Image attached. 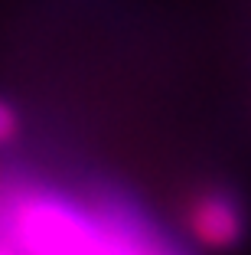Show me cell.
I'll use <instances>...</instances> for the list:
<instances>
[{"mask_svg": "<svg viewBox=\"0 0 251 255\" xmlns=\"http://www.w3.org/2000/svg\"><path fill=\"white\" fill-rule=\"evenodd\" d=\"M0 242L16 255H192L121 190L75 196L26 177H0Z\"/></svg>", "mask_w": 251, "mask_h": 255, "instance_id": "obj_1", "label": "cell"}, {"mask_svg": "<svg viewBox=\"0 0 251 255\" xmlns=\"http://www.w3.org/2000/svg\"><path fill=\"white\" fill-rule=\"evenodd\" d=\"M0 255H16V252H13V249L7 246V242H0Z\"/></svg>", "mask_w": 251, "mask_h": 255, "instance_id": "obj_4", "label": "cell"}, {"mask_svg": "<svg viewBox=\"0 0 251 255\" xmlns=\"http://www.w3.org/2000/svg\"><path fill=\"white\" fill-rule=\"evenodd\" d=\"M20 131H23L20 112H16L10 102H3V98H0V147L13 144L16 137H20Z\"/></svg>", "mask_w": 251, "mask_h": 255, "instance_id": "obj_3", "label": "cell"}, {"mask_svg": "<svg viewBox=\"0 0 251 255\" xmlns=\"http://www.w3.org/2000/svg\"><path fill=\"white\" fill-rule=\"evenodd\" d=\"M183 226L192 246L212 255L235 252L248 236V213L238 193L225 187H199L183 206Z\"/></svg>", "mask_w": 251, "mask_h": 255, "instance_id": "obj_2", "label": "cell"}]
</instances>
